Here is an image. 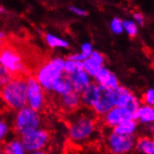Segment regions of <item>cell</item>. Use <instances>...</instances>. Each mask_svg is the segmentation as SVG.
Masks as SVG:
<instances>
[{
  "mask_svg": "<svg viewBox=\"0 0 154 154\" xmlns=\"http://www.w3.org/2000/svg\"><path fill=\"white\" fill-rule=\"evenodd\" d=\"M26 77H12V79L1 87L0 101L13 111H18L27 106Z\"/></svg>",
  "mask_w": 154,
  "mask_h": 154,
  "instance_id": "6da1fadb",
  "label": "cell"
},
{
  "mask_svg": "<svg viewBox=\"0 0 154 154\" xmlns=\"http://www.w3.org/2000/svg\"><path fill=\"white\" fill-rule=\"evenodd\" d=\"M97 130V121L94 115L80 114L72 119L68 125V138L76 144L88 141Z\"/></svg>",
  "mask_w": 154,
  "mask_h": 154,
  "instance_id": "7a4b0ae2",
  "label": "cell"
},
{
  "mask_svg": "<svg viewBox=\"0 0 154 154\" xmlns=\"http://www.w3.org/2000/svg\"><path fill=\"white\" fill-rule=\"evenodd\" d=\"M65 59L54 57L44 62L35 71L34 77L46 93H51L52 85L64 74Z\"/></svg>",
  "mask_w": 154,
  "mask_h": 154,
  "instance_id": "3957f363",
  "label": "cell"
},
{
  "mask_svg": "<svg viewBox=\"0 0 154 154\" xmlns=\"http://www.w3.org/2000/svg\"><path fill=\"white\" fill-rule=\"evenodd\" d=\"M0 60L12 77H27L30 75L23 55L12 45L6 42L0 45Z\"/></svg>",
  "mask_w": 154,
  "mask_h": 154,
  "instance_id": "277c9868",
  "label": "cell"
},
{
  "mask_svg": "<svg viewBox=\"0 0 154 154\" xmlns=\"http://www.w3.org/2000/svg\"><path fill=\"white\" fill-rule=\"evenodd\" d=\"M41 125V114L26 106L22 109L16 111L11 129H12L17 137H21L27 133L40 128Z\"/></svg>",
  "mask_w": 154,
  "mask_h": 154,
  "instance_id": "5b68a950",
  "label": "cell"
},
{
  "mask_svg": "<svg viewBox=\"0 0 154 154\" xmlns=\"http://www.w3.org/2000/svg\"><path fill=\"white\" fill-rule=\"evenodd\" d=\"M26 81V96L27 106L32 109L41 112L47 104L46 92L38 82L34 75H29L25 78Z\"/></svg>",
  "mask_w": 154,
  "mask_h": 154,
  "instance_id": "8992f818",
  "label": "cell"
},
{
  "mask_svg": "<svg viewBox=\"0 0 154 154\" xmlns=\"http://www.w3.org/2000/svg\"><path fill=\"white\" fill-rule=\"evenodd\" d=\"M19 138L26 153H33L44 150L51 141V133L49 130L40 127L22 135Z\"/></svg>",
  "mask_w": 154,
  "mask_h": 154,
  "instance_id": "52a82bcc",
  "label": "cell"
},
{
  "mask_svg": "<svg viewBox=\"0 0 154 154\" xmlns=\"http://www.w3.org/2000/svg\"><path fill=\"white\" fill-rule=\"evenodd\" d=\"M135 140L134 135L118 134L111 131L106 138V145L110 154H128L134 149Z\"/></svg>",
  "mask_w": 154,
  "mask_h": 154,
  "instance_id": "ba28073f",
  "label": "cell"
},
{
  "mask_svg": "<svg viewBox=\"0 0 154 154\" xmlns=\"http://www.w3.org/2000/svg\"><path fill=\"white\" fill-rule=\"evenodd\" d=\"M111 96L114 106L124 107L134 115L141 105L140 99L133 92L122 85H119L111 90Z\"/></svg>",
  "mask_w": 154,
  "mask_h": 154,
  "instance_id": "9c48e42d",
  "label": "cell"
},
{
  "mask_svg": "<svg viewBox=\"0 0 154 154\" xmlns=\"http://www.w3.org/2000/svg\"><path fill=\"white\" fill-rule=\"evenodd\" d=\"M113 107L114 104L111 96V90L98 86V94L96 99L93 106L91 107L93 114L95 117L102 118Z\"/></svg>",
  "mask_w": 154,
  "mask_h": 154,
  "instance_id": "30bf717a",
  "label": "cell"
},
{
  "mask_svg": "<svg viewBox=\"0 0 154 154\" xmlns=\"http://www.w3.org/2000/svg\"><path fill=\"white\" fill-rule=\"evenodd\" d=\"M101 119L106 126L112 129L125 121L134 120V115L124 107L114 106Z\"/></svg>",
  "mask_w": 154,
  "mask_h": 154,
  "instance_id": "8fae6325",
  "label": "cell"
},
{
  "mask_svg": "<svg viewBox=\"0 0 154 154\" xmlns=\"http://www.w3.org/2000/svg\"><path fill=\"white\" fill-rule=\"evenodd\" d=\"M93 81L96 85L108 90H113L120 85V80L116 74L106 66L100 69L93 79Z\"/></svg>",
  "mask_w": 154,
  "mask_h": 154,
  "instance_id": "7c38bea8",
  "label": "cell"
},
{
  "mask_svg": "<svg viewBox=\"0 0 154 154\" xmlns=\"http://www.w3.org/2000/svg\"><path fill=\"white\" fill-rule=\"evenodd\" d=\"M83 70L93 79L105 66V56L101 52L94 51L92 54L82 62Z\"/></svg>",
  "mask_w": 154,
  "mask_h": 154,
  "instance_id": "4fadbf2b",
  "label": "cell"
},
{
  "mask_svg": "<svg viewBox=\"0 0 154 154\" xmlns=\"http://www.w3.org/2000/svg\"><path fill=\"white\" fill-rule=\"evenodd\" d=\"M57 99L60 109L67 113L74 112L81 106L80 95L74 91L62 96H58Z\"/></svg>",
  "mask_w": 154,
  "mask_h": 154,
  "instance_id": "5bb4252c",
  "label": "cell"
},
{
  "mask_svg": "<svg viewBox=\"0 0 154 154\" xmlns=\"http://www.w3.org/2000/svg\"><path fill=\"white\" fill-rule=\"evenodd\" d=\"M67 77L70 80L72 87H73V91L78 94H80L85 88H87L93 82V78L89 76L84 70L78 71Z\"/></svg>",
  "mask_w": 154,
  "mask_h": 154,
  "instance_id": "9a60e30c",
  "label": "cell"
},
{
  "mask_svg": "<svg viewBox=\"0 0 154 154\" xmlns=\"http://www.w3.org/2000/svg\"><path fill=\"white\" fill-rule=\"evenodd\" d=\"M134 121L141 124L153 123L154 121V108L151 106L141 104L137 112L134 113Z\"/></svg>",
  "mask_w": 154,
  "mask_h": 154,
  "instance_id": "2e32d148",
  "label": "cell"
},
{
  "mask_svg": "<svg viewBox=\"0 0 154 154\" xmlns=\"http://www.w3.org/2000/svg\"><path fill=\"white\" fill-rule=\"evenodd\" d=\"M97 94H98V85H96L93 81L87 88H85L82 92L79 94L81 106L91 109V107L93 106L96 99Z\"/></svg>",
  "mask_w": 154,
  "mask_h": 154,
  "instance_id": "e0dca14e",
  "label": "cell"
},
{
  "mask_svg": "<svg viewBox=\"0 0 154 154\" xmlns=\"http://www.w3.org/2000/svg\"><path fill=\"white\" fill-rule=\"evenodd\" d=\"M72 91H73V87L71 85V82H70L68 77L66 75H64L57 81L54 82V84L52 85L51 93L55 94L58 97V96L66 94L72 92Z\"/></svg>",
  "mask_w": 154,
  "mask_h": 154,
  "instance_id": "ac0fdd59",
  "label": "cell"
},
{
  "mask_svg": "<svg viewBox=\"0 0 154 154\" xmlns=\"http://www.w3.org/2000/svg\"><path fill=\"white\" fill-rule=\"evenodd\" d=\"M3 154H26L19 137H13L3 144Z\"/></svg>",
  "mask_w": 154,
  "mask_h": 154,
  "instance_id": "d6986e66",
  "label": "cell"
},
{
  "mask_svg": "<svg viewBox=\"0 0 154 154\" xmlns=\"http://www.w3.org/2000/svg\"><path fill=\"white\" fill-rule=\"evenodd\" d=\"M138 123L134 120H129L125 121L119 125H117L116 127L112 128V132L118 134H122V135H134L135 132L137 129Z\"/></svg>",
  "mask_w": 154,
  "mask_h": 154,
  "instance_id": "ffe728a7",
  "label": "cell"
},
{
  "mask_svg": "<svg viewBox=\"0 0 154 154\" xmlns=\"http://www.w3.org/2000/svg\"><path fill=\"white\" fill-rule=\"evenodd\" d=\"M134 149L142 154H154V141L152 137H141L135 140Z\"/></svg>",
  "mask_w": 154,
  "mask_h": 154,
  "instance_id": "44dd1931",
  "label": "cell"
},
{
  "mask_svg": "<svg viewBox=\"0 0 154 154\" xmlns=\"http://www.w3.org/2000/svg\"><path fill=\"white\" fill-rule=\"evenodd\" d=\"M44 39L46 41V44L51 49H57V48L67 49V48H69V42L66 39L59 38L53 34L47 33L45 35Z\"/></svg>",
  "mask_w": 154,
  "mask_h": 154,
  "instance_id": "7402d4cb",
  "label": "cell"
},
{
  "mask_svg": "<svg viewBox=\"0 0 154 154\" xmlns=\"http://www.w3.org/2000/svg\"><path fill=\"white\" fill-rule=\"evenodd\" d=\"M83 70L82 63L72 61L69 59H65V64H64V74L66 76L72 75L76 73L78 71Z\"/></svg>",
  "mask_w": 154,
  "mask_h": 154,
  "instance_id": "603a6c76",
  "label": "cell"
},
{
  "mask_svg": "<svg viewBox=\"0 0 154 154\" xmlns=\"http://www.w3.org/2000/svg\"><path fill=\"white\" fill-rule=\"evenodd\" d=\"M123 32H126L130 38H134L137 35L138 25L132 20L123 21Z\"/></svg>",
  "mask_w": 154,
  "mask_h": 154,
  "instance_id": "cb8c5ba5",
  "label": "cell"
},
{
  "mask_svg": "<svg viewBox=\"0 0 154 154\" xmlns=\"http://www.w3.org/2000/svg\"><path fill=\"white\" fill-rule=\"evenodd\" d=\"M11 126L8 123L0 117V143H5L8 135L11 134Z\"/></svg>",
  "mask_w": 154,
  "mask_h": 154,
  "instance_id": "d4e9b609",
  "label": "cell"
},
{
  "mask_svg": "<svg viewBox=\"0 0 154 154\" xmlns=\"http://www.w3.org/2000/svg\"><path fill=\"white\" fill-rule=\"evenodd\" d=\"M110 30L115 35L123 33V21L119 17H115L110 22Z\"/></svg>",
  "mask_w": 154,
  "mask_h": 154,
  "instance_id": "484cf974",
  "label": "cell"
},
{
  "mask_svg": "<svg viewBox=\"0 0 154 154\" xmlns=\"http://www.w3.org/2000/svg\"><path fill=\"white\" fill-rule=\"evenodd\" d=\"M11 79H12V76L10 74V72L6 69V67L2 64L1 60H0V87L4 86Z\"/></svg>",
  "mask_w": 154,
  "mask_h": 154,
  "instance_id": "4316f807",
  "label": "cell"
},
{
  "mask_svg": "<svg viewBox=\"0 0 154 154\" xmlns=\"http://www.w3.org/2000/svg\"><path fill=\"white\" fill-rule=\"evenodd\" d=\"M140 101L144 105H148V106H153V105H154V89L153 88L148 89L146 91V93L143 94L142 99Z\"/></svg>",
  "mask_w": 154,
  "mask_h": 154,
  "instance_id": "83f0119b",
  "label": "cell"
},
{
  "mask_svg": "<svg viewBox=\"0 0 154 154\" xmlns=\"http://www.w3.org/2000/svg\"><path fill=\"white\" fill-rule=\"evenodd\" d=\"M94 51V48L93 45L90 42H84L80 47V52L83 54L84 56H86L87 58L92 54V52Z\"/></svg>",
  "mask_w": 154,
  "mask_h": 154,
  "instance_id": "f1b7e54d",
  "label": "cell"
},
{
  "mask_svg": "<svg viewBox=\"0 0 154 154\" xmlns=\"http://www.w3.org/2000/svg\"><path fill=\"white\" fill-rule=\"evenodd\" d=\"M133 17H134V22L137 23V25L143 26L145 24V23H146V17H145V15L142 12H140V11L134 12Z\"/></svg>",
  "mask_w": 154,
  "mask_h": 154,
  "instance_id": "f546056e",
  "label": "cell"
},
{
  "mask_svg": "<svg viewBox=\"0 0 154 154\" xmlns=\"http://www.w3.org/2000/svg\"><path fill=\"white\" fill-rule=\"evenodd\" d=\"M68 11L70 12H72L73 14L77 15V16H79V17H84L86 15H88V11L83 10V8H79V7H76V6H70L68 7Z\"/></svg>",
  "mask_w": 154,
  "mask_h": 154,
  "instance_id": "4dcf8cb0",
  "label": "cell"
},
{
  "mask_svg": "<svg viewBox=\"0 0 154 154\" xmlns=\"http://www.w3.org/2000/svg\"><path fill=\"white\" fill-rule=\"evenodd\" d=\"M6 38H7L6 33H5V32H3V31H0V45L3 44V43L5 42Z\"/></svg>",
  "mask_w": 154,
  "mask_h": 154,
  "instance_id": "1f68e13d",
  "label": "cell"
},
{
  "mask_svg": "<svg viewBox=\"0 0 154 154\" xmlns=\"http://www.w3.org/2000/svg\"><path fill=\"white\" fill-rule=\"evenodd\" d=\"M6 13H7L6 8L2 5H0V14H6Z\"/></svg>",
  "mask_w": 154,
  "mask_h": 154,
  "instance_id": "d6a6232c",
  "label": "cell"
},
{
  "mask_svg": "<svg viewBox=\"0 0 154 154\" xmlns=\"http://www.w3.org/2000/svg\"><path fill=\"white\" fill-rule=\"evenodd\" d=\"M29 154H48L45 150H40V151H35V152H33V153H29Z\"/></svg>",
  "mask_w": 154,
  "mask_h": 154,
  "instance_id": "836d02e7",
  "label": "cell"
},
{
  "mask_svg": "<svg viewBox=\"0 0 154 154\" xmlns=\"http://www.w3.org/2000/svg\"><path fill=\"white\" fill-rule=\"evenodd\" d=\"M3 144L4 143H0V154H3Z\"/></svg>",
  "mask_w": 154,
  "mask_h": 154,
  "instance_id": "e575fe53",
  "label": "cell"
},
{
  "mask_svg": "<svg viewBox=\"0 0 154 154\" xmlns=\"http://www.w3.org/2000/svg\"><path fill=\"white\" fill-rule=\"evenodd\" d=\"M0 90H1V87H0ZM0 102H1V101H0Z\"/></svg>",
  "mask_w": 154,
  "mask_h": 154,
  "instance_id": "d590c367",
  "label": "cell"
}]
</instances>
